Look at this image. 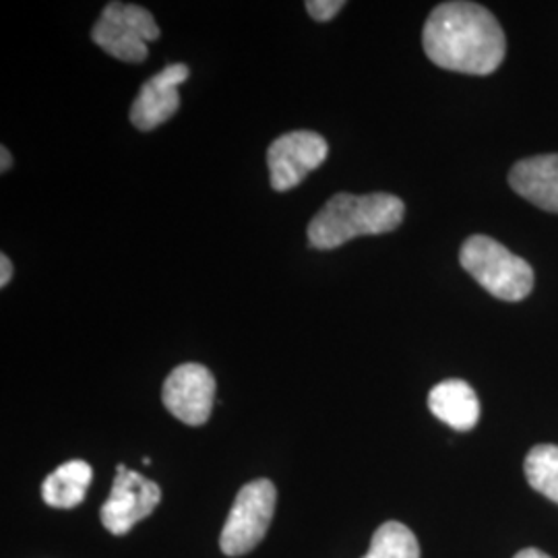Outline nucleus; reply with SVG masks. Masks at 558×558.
<instances>
[{"instance_id":"18","label":"nucleus","mask_w":558,"mask_h":558,"mask_svg":"<svg viewBox=\"0 0 558 558\" xmlns=\"http://www.w3.org/2000/svg\"><path fill=\"white\" fill-rule=\"evenodd\" d=\"M513 558H550L548 555H544L542 550H536V548H525V550H521Z\"/></svg>"},{"instance_id":"14","label":"nucleus","mask_w":558,"mask_h":558,"mask_svg":"<svg viewBox=\"0 0 558 558\" xmlns=\"http://www.w3.org/2000/svg\"><path fill=\"white\" fill-rule=\"evenodd\" d=\"M525 478L534 490L558 505V447L538 445L525 458Z\"/></svg>"},{"instance_id":"10","label":"nucleus","mask_w":558,"mask_h":558,"mask_svg":"<svg viewBox=\"0 0 558 558\" xmlns=\"http://www.w3.org/2000/svg\"><path fill=\"white\" fill-rule=\"evenodd\" d=\"M509 184L519 197L558 214V154L518 161L509 172Z\"/></svg>"},{"instance_id":"16","label":"nucleus","mask_w":558,"mask_h":558,"mask_svg":"<svg viewBox=\"0 0 558 558\" xmlns=\"http://www.w3.org/2000/svg\"><path fill=\"white\" fill-rule=\"evenodd\" d=\"M13 278V265L7 255H0V286L4 288Z\"/></svg>"},{"instance_id":"2","label":"nucleus","mask_w":558,"mask_h":558,"mask_svg":"<svg viewBox=\"0 0 558 558\" xmlns=\"http://www.w3.org/2000/svg\"><path fill=\"white\" fill-rule=\"evenodd\" d=\"M403 216L405 205L396 195L339 193L320 207L319 214L308 223L306 234L313 248L329 251L359 236L393 232Z\"/></svg>"},{"instance_id":"15","label":"nucleus","mask_w":558,"mask_h":558,"mask_svg":"<svg viewBox=\"0 0 558 558\" xmlns=\"http://www.w3.org/2000/svg\"><path fill=\"white\" fill-rule=\"evenodd\" d=\"M304 7L313 20L329 21L338 15L339 11L345 7V2L343 0H308Z\"/></svg>"},{"instance_id":"17","label":"nucleus","mask_w":558,"mask_h":558,"mask_svg":"<svg viewBox=\"0 0 558 558\" xmlns=\"http://www.w3.org/2000/svg\"><path fill=\"white\" fill-rule=\"evenodd\" d=\"M0 158H2V163H0V172H7L9 168H11V163H13V160H11V154H9V149L2 145L0 147Z\"/></svg>"},{"instance_id":"11","label":"nucleus","mask_w":558,"mask_h":558,"mask_svg":"<svg viewBox=\"0 0 558 558\" xmlns=\"http://www.w3.org/2000/svg\"><path fill=\"white\" fill-rule=\"evenodd\" d=\"M430 412L456 430H472L480 418L476 391L461 379H447L433 387L428 396Z\"/></svg>"},{"instance_id":"8","label":"nucleus","mask_w":558,"mask_h":558,"mask_svg":"<svg viewBox=\"0 0 558 558\" xmlns=\"http://www.w3.org/2000/svg\"><path fill=\"white\" fill-rule=\"evenodd\" d=\"M216 399V379L203 364H180L174 368L161 389V401L166 410L189 426L205 424Z\"/></svg>"},{"instance_id":"4","label":"nucleus","mask_w":558,"mask_h":558,"mask_svg":"<svg viewBox=\"0 0 558 558\" xmlns=\"http://www.w3.org/2000/svg\"><path fill=\"white\" fill-rule=\"evenodd\" d=\"M278 490L267 478L242 486L221 530L220 548L226 557H242L259 546L276 513Z\"/></svg>"},{"instance_id":"12","label":"nucleus","mask_w":558,"mask_h":558,"mask_svg":"<svg viewBox=\"0 0 558 558\" xmlns=\"http://www.w3.org/2000/svg\"><path fill=\"white\" fill-rule=\"evenodd\" d=\"M94 480V470L87 461L73 459L62 463L41 484V499L54 509H73L85 499Z\"/></svg>"},{"instance_id":"13","label":"nucleus","mask_w":558,"mask_h":558,"mask_svg":"<svg viewBox=\"0 0 558 558\" xmlns=\"http://www.w3.org/2000/svg\"><path fill=\"white\" fill-rule=\"evenodd\" d=\"M362 558H420L418 539L403 523L387 521L375 532Z\"/></svg>"},{"instance_id":"9","label":"nucleus","mask_w":558,"mask_h":558,"mask_svg":"<svg viewBox=\"0 0 558 558\" xmlns=\"http://www.w3.org/2000/svg\"><path fill=\"white\" fill-rule=\"evenodd\" d=\"M189 75L191 69L184 62H174L145 81L131 106V122L140 131H154L172 119L180 108L179 85L189 80Z\"/></svg>"},{"instance_id":"3","label":"nucleus","mask_w":558,"mask_h":558,"mask_svg":"<svg viewBox=\"0 0 558 558\" xmlns=\"http://www.w3.org/2000/svg\"><path fill=\"white\" fill-rule=\"evenodd\" d=\"M461 267L480 286L505 302L527 299L534 288V269L490 236H470L459 251Z\"/></svg>"},{"instance_id":"6","label":"nucleus","mask_w":558,"mask_h":558,"mask_svg":"<svg viewBox=\"0 0 558 558\" xmlns=\"http://www.w3.org/2000/svg\"><path fill=\"white\" fill-rule=\"evenodd\" d=\"M327 141L315 131H292L274 141L267 149L269 182L274 191L286 193L299 186L327 160Z\"/></svg>"},{"instance_id":"1","label":"nucleus","mask_w":558,"mask_h":558,"mask_svg":"<svg viewBox=\"0 0 558 558\" xmlns=\"http://www.w3.org/2000/svg\"><path fill=\"white\" fill-rule=\"evenodd\" d=\"M422 46L440 69L465 75H490L507 52L497 17L476 2H442L424 25Z\"/></svg>"},{"instance_id":"5","label":"nucleus","mask_w":558,"mask_h":558,"mask_svg":"<svg viewBox=\"0 0 558 558\" xmlns=\"http://www.w3.org/2000/svg\"><path fill=\"white\" fill-rule=\"evenodd\" d=\"M158 38L160 27L154 15L143 7L124 2H110L92 29V40L122 62H143L149 41Z\"/></svg>"},{"instance_id":"7","label":"nucleus","mask_w":558,"mask_h":558,"mask_svg":"<svg viewBox=\"0 0 558 558\" xmlns=\"http://www.w3.org/2000/svg\"><path fill=\"white\" fill-rule=\"evenodd\" d=\"M160 500L161 490L156 482L133 470L117 472L112 493L101 507V525L114 536H124L141 519L149 518Z\"/></svg>"}]
</instances>
